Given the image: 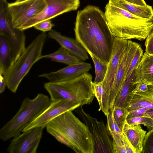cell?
Instances as JSON below:
<instances>
[{
  "mask_svg": "<svg viewBox=\"0 0 153 153\" xmlns=\"http://www.w3.org/2000/svg\"><path fill=\"white\" fill-rule=\"evenodd\" d=\"M145 46V53L149 55H153V30L146 38Z\"/></svg>",
  "mask_w": 153,
  "mask_h": 153,
  "instance_id": "obj_34",
  "label": "cell"
},
{
  "mask_svg": "<svg viewBox=\"0 0 153 153\" xmlns=\"http://www.w3.org/2000/svg\"><path fill=\"white\" fill-rule=\"evenodd\" d=\"M26 0H16V2H21L23 1H25Z\"/></svg>",
  "mask_w": 153,
  "mask_h": 153,
  "instance_id": "obj_41",
  "label": "cell"
},
{
  "mask_svg": "<svg viewBox=\"0 0 153 153\" xmlns=\"http://www.w3.org/2000/svg\"><path fill=\"white\" fill-rule=\"evenodd\" d=\"M52 102L50 98L42 93L38 94L32 99L25 98L18 112L0 129V139L6 141L20 134L50 105Z\"/></svg>",
  "mask_w": 153,
  "mask_h": 153,
  "instance_id": "obj_4",
  "label": "cell"
},
{
  "mask_svg": "<svg viewBox=\"0 0 153 153\" xmlns=\"http://www.w3.org/2000/svg\"><path fill=\"white\" fill-rule=\"evenodd\" d=\"M46 5L38 15L28 20L19 29L24 31L42 21L51 19L63 13L76 10L79 0H45Z\"/></svg>",
  "mask_w": 153,
  "mask_h": 153,
  "instance_id": "obj_10",
  "label": "cell"
},
{
  "mask_svg": "<svg viewBox=\"0 0 153 153\" xmlns=\"http://www.w3.org/2000/svg\"><path fill=\"white\" fill-rule=\"evenodd\" d=\"M54 25L51 23L50 20H47L41 22L33 27L36 29L45 32L50 31Z\"/></svg>",
  "mask_w": 153,
  "mask_h": 153,
  "instance_id": "obj_33",
  "label": "cell"
},
{
  "mask_svg": "<svg viewBox=\"0 0 153 153\" xmlns=\"http://www.w3.org/2000/svg\"><path fill=\"white\" fill-rule=\"evenodd\" d=\"M140 82L153 84V55L144 53L135 71L133 84Z\"/></svg>",
  "mask_w": 153,
  "mask_h": 153,
  "instance_id": "obj_16",
  "label": "cell"
},
{
  "mask_svg": "<svg viewBox=\"0 0 153 153\" xmlns=\"http://www.w3.org/2000/svg\"><path fill=\"white\" fill-rule=\"evenodd\" d=\"M141 107L153 108V84L146 91L130 93L126 106L128 111Z\"/></svg>",
  "mask_w": 153,
  "mask_h": 153,
  "instance_id": "obj_17",
  "label": "cell"
},
{
  "mask_svg": "<svg viewBox=\"0 0 153 153\" xmlns=\"http://www.w3.org/2000/svg\"><path fill=\"white\" fill-rule=\"evenodd\" d=\"M72 111L61 114L51 121L46 126L63 136L80 153H94L91 136L88 127Z\"/></svg>",
  "mask_w": 153,
  "mask_h": 153,
  "instance_id": "obj_5",
  "label": "cell"
},
{
  "mask_svg": "<svg viewBox=\"0 0 153 153\" xmlns=\"http://www.w3.org/2000/svg\"><path fill=\"white\" fill-rule=\"evenodd\" d=\"M111 110L113 111L114 118L117 125L122 131L127 121L128 111L125 108L115 106Z\"/></svg>",
  "mask_w": 153,
  "mask_h": 153,
  "instance_id": "obj_25",
  "label": "cell"
},
{
  "mask_svg": "<svg viewBox=\"0 0 153 153\" xmlns=\"http://www.w3.org/2000/svg\"><path fill=\"white\" fill-rule=\"evenodd\" d=\"M44 128H34L13 138L7 151L9 153H36Z\"/></svg>",
  "mask_w": 153,
  "mask_h": 153,
  "instance_id": "obj_12",
  "label": "cell"
},
{
  "mask_svg": "<svg viewBox=\"0 0 153 153\" xmlns=\"http://www.w3.org/2000/svg\"><path fill=\"white\" fill-rule=\"evenodd\" d=\"M48 36L49 38L55 40L61 46L82 61L88 59V53L76 39L62 35L59 32L53 29L49 31Z\"/></svg>",
  "mask_w": 153,
  "mask_h": 153,
  "instance_id": "obj_15",
  "label": "cell"
},
{
  "mask_svg": "<svg viewBox=\"0 0 153 153\" xmlns=\"http://www.w3.org/2000/svg\"><path fill=\"white\" fill-rule=\"evenodd\" d=\"M114 4L137 16L147 19H153V9L148 5H140L121 0L118 1H110Z\"/></svg>",
  "mask_w": 153,
  "mask_h": 153,
  "instance_id": "obj_21",
  "label": "cell"
},
{
  "mask_svg": "<svg viewBox=\"0 0 153 153\" xmlns=\"http://www.w3.org/2000/svg\"><path fill=\"white\" fill-rule=\"evenodd\" d=\"M47 35L42 32L27 47L10 70L4 75L7 87L15 93L22 80L33 65L40 59Z\"/></svg>",
  "mask_w": 153,
  "mask_h": 153,
  "instance_id": "obj_6",
  "label": "cell"
},
{
  "mask_svg": "<svg viewBox=\"0 0 153 153\" xmlns=\"http://www.w3.org/2000/svg\"><path fill=\"white\" fill-rule=\"evenodd\" d=\"M134 147L136 153H142L143 145L146 131L140 124L132 125L126 122L122 130Z\"/></svg>",
  "mask_w": 153,
  "mask_h": 153,
  "instance_id": "obj_19",
  "label": "cell"
},
{
  "mask_svg": "<svg viewBox=\"0 0 153 153\" xmlns=\"http://www.w3.org/2000/svg\"><path fill=\"white\" fill-rule=\"evenodd\" d=\"M127 56L126 47L121 57L113 82L110 97L109 107L110 110L114 107L116 98L126 81L125 78Z\"/></svg>",
  "mask_w": 153,
  "mask_h": 153,
  "instance_id": "obj_18",
  "label": "cell"
},
{
  "mask_svg": "<svg viewBox=\"0 0 153 153\" xmlns=\"http://www.w3.org/2000/svg\"><path fill=\"white\" fill-rule=\"evenodd\" d=\"M113 141L114 153H126L121 136V133L110 132Z\"/></svg>",
  "mask_w": 153,
  "mask_h": 153,
  "instance_id": "obj_27",
  "label": "cell"
},
{
  "mask_svg": "<svg viewBox=\"0 0 153 153\" xmlns=\"http://www.w3.org/2000/svg\"><path fill=\"white\" fill-rule=\"evenodd\" d=\"M144 116L153 119V108H150L147 110L145 113Z\"/></svg>",
  "mask_w": 153,
  "mask_h": 153,
  "instance_id": "obj_40",
  "label": "cell"
},
{
  "mask_svg": "<svg viewBox=\"0 0 153 153\" xmlns=\"http://www.w3.org/2000/svg\"><path fill=\"white\" fill-rule=\"evenodd\" d=\"M90 56L94 63L95 73L94 82L98 83L103 81L107 71L108 64L102 61L91 53Z\"/></svg>",
  "mask_w": 153,
  "mask_h": 153,
  "instance_id": "obj_24",
  "label": "cell"
},
{
  "mask_svg": "<svg viewBox=\"0 0 153 153\" xmlns=\"http://www.w3.org/2000/svg\"><path fill=\"white\" fill-rule=\"evenodd\" d=\"M7 83L4 75L0 74V93H3L5 91Z\"/></svg>",
  "mask_w": 153,
  "mask_h": 153,
  "instance_id": "obj_38",
  "label": "cell"
},
{
  "mask_svg": "<svg viewBox=\"0 0 153 153\" xmlns=\"http://www.w3.org/2000/svg\"><path fill=\"white\" fill-rule=\"evenodd\" d=\"M128 2L140 5H145L146 4L144 0H124Z\"/></svg>",
  "mask_w": 153,
  "mask_h": 153,
  "instance_id": "obj_39",
  "label": "cell"
},
{
  "mask_svg": "<svg viewBox=\"0 0 153 153\" xmlns=\"http://www.w3.org/2000/svg\"><path fill=\"white\" fill-rule=\"evenodd\" d=\"M121 135L126 153H136L134 147L125 134L122 131Z\"/></svg>",
  "mask_w": 153,
  "mask_h": 153,
  "instance_id": "obj_36",
  "label": "cell"
},
{
  "mask_svg": "<svg viewBox=\"0 0 153 153\" xmlns=\"http://www.w3.org/2000/svg\"><path fill=\"white\" fill-rule=\"evenodd\" d=\"M111 1H118L121 0H109Z\"/></svg>",
  "mask_w": 153,
  "mask_h": 153,
  "instance_id": "obj_42",
  "label": "cell"
},
{
  "mask_svg": "<svg viewBox=\"0 0 153 153\" xmlns=\"http://www.w3.org/2000/svg\"><path fill=\"white\" fill-rule=\"evenodd\" d=\"M142 153H153V129L146 133L143 143Z\"/></svg>",
  "mask_w": 153,
  "mask_h": 153,
  "instance_id": "obj_30",
  "label": "cell"
},
{
  "mask_svg": "<svg viewBox=\"0 0 153 153\" xmlns=\"http://www.w3.org/2000/svg\"><path fill=\"white\" fill-rule=\"evenodd\" d=\"M79 107V104L68 100L52 101L50 105L25 127L22 132L37 127H42L45 128L51 121L66 111H72Z\"/></svg>",
  "mask_w": 153,
  "mask_h": 153,
  "instance_id": "obj_13",
  "label": "cell"
},
{
  "mask_svg": "<svg viewBox=\"0 0 153 153\" xmlns=\"http://www.w3.org/2000/svg\"><path fill=\"white\" fill-rule=\"evenodd\" d=\"M46 58L53 61L61 62L69 65L81 62L80 59L72 55L64 48L61 46L56 51L49 54L42 55L40 59Z\"/></svg>",
  "mask_w": 153,
  "mask_h": 153,
  "instance_id": "obj_22",
  "label": "cell"
},
{
  "mask_svg": "<svg viewBox=\"0 0 153 153\" xmlns=\"http://www.w3.org/2000/svg\"><path fill=\"white\" fill-rule=\"evenodd\" d=\"M92 88L94 94L98 101L99 105V111L102 110V108L103 87L102 82L96 83L92 82Z\"/></svg>",
  "mask_w": 153,
  "mask_h": 153,
  "instance_id": "obj_31",
  "label": "cell"
},
{
  "mask_svg": "<svg viewBox=\"0 0 153 153\" xmlns=\"http://www.w3.org/2000/svg\"><path fill=\"white\" fill-rule=\"evenodd\" d=\"M134 72L125 81L116 98L114 106L126 108L127 101L129 94L135 85L133 84Z\"/></svg>",
  "mask_w": 153,
  "mask_h": 153,
  "instance_id": "obj_23",
  "label": "cell"
},
{
  "mask_svg": "<svg viewBox=\"0 0 153 153\" xmlns=\"http://www.w3.org/2000/svg\"><path fill=\"white\" fill-rule=\"evenodd\" d=\"M127 122L130 124L143 125L146 126L149 130L153 129V119L148 117L144 116L127 118Z\"/></svg>",
  "mask_w": 153,
  "mask_h": 153,
  "instance_id": "obj_29",
  "label": "cell"
},
{
  "mask_svg": "<svg viewBox=\"0 0 153 153\" xmlns=\"http://www.w3.org/2000/svg\"><path fill=\"white\" fill-rule=\"evenodd\" d=\"M107 117V127L109 132H116L121 133L122 131L117 125L114 118L112 110H109Z\"/></svg>",
  "mask_w": 153,
  "mask_h": 153,
  "instance_id": "obj_32",
  "label": "cell"
},
{
  "mask_svg": "<svg viewBox=\"0 0 153 153\" xmlns=\"http://www.w3.org/2000/svg\"><path fill=\"white\" fill-rule=\"evenodd\" d=\"M128 40L115 37L112 55L108 64L105 77L102 82V108L107 117L110 110V97L112 86L120 60L127 47Z\"/></svg>",
  "mask_w": 153,
  "mask_h": 153,
  "instance_id": "obj_8",
  "label": "cell"
},
{
  "mask_svg": "<svg viewBox=\"0 0 153 153\" xmlns=\"http://www.w3.org/2000/svg\"><path fill=\"white\" fill-rule=\"evenodd\" d=\"M47 132L52 135L59 142L63 144L73 150L77 153H80L73 145L63 136L54 129L48 126H46Z\"/></svg>",
  "mask_w": 153,
  "mask_h": 153,
  "instance_id": "obj_28",
  "label": "cell"
},
{
  "mask_svg": "<svg viewBox=\"0 0 153 153\" xmlns=\"http://www.w3.org/2000/svg\"><path fill=\"white\" fill-rule=\"evenodd\" d=\"M104 14L110 30L116 37L143 41L153 30V19L135 16L109 1Z\"/></svg>",
  "mask_w": 153,
  "mask_h": 153,
  "instance_id": "obj_2",
  "label": "cell"
},
{
  "mask_svg": "<svg viewBox=\"0 0 153 153\" xmlns=\"http://www.w3.org/2000/svg\"><path fill=\"white\" fill-rule=\"evenodd\" d=\"M92 78L91 74L87 72L68 81L45 82L44 87L52 101L68 100L82 107L91 104L95 97L91 85Z\"/></svg>",
  "mask_w": 153,
  "mask_h": 153,
  "instance_id": "obj_3",
  "label": "cell"
},
{
  "mask_svg": "<svg viewBox=\"0 0 153 153\" xmlns=\"http://www.w3.org/2000/svg\"><path fill=\"white\" fill-rule=\"evenodd\" d=\"M46 5L45 0H26L8 3V12L13 27L19 29L40 13Z\"/></svg>",
  "mask_w": 153,
  "mask_h": 153,
  "instance_id": "obj_9",
  "label": "cell"
},
{
  "mask_svg": "<svg viewBox=\"0 0 153 153\" xmlns=\"http://www.w3.org/2000/svg\"><path fill=\"white\" fill-rule=\"evenodd\" d=\"M75 112L83 120L90 132L94 153H114L112 137L107 126L102 120L98 121L85 112L82 107Z\"/></svg>",
  "mask_w": 153,
  "mask_h": 153,
  "instance_id": "obj_7",
  "label": "cell"
},
{
  "mask_svg": "<svg viewBox=\"0 0 153 153\" xmlns=\"http://www.w3.org/2000/svg\"><path fill=\"white\" fill-rule=\"evenodd\" d=\"M149 109L150 108L141 107L129 111H128L127 118L144 116Z\"/></svg>",
  "mask_w": 153,
  "mask_h": 153,
  "instance_id": "obj_35",
  "label": "cell"
},
{
  "mask_svg": "<svg viewBox=\"0 0 153 153\" xmlns=\"http://www.w3.org/2000/svg\"><path fill=\"white\" fill-rule=\"evenodd\" d=\"M148 85L145 82H140L135 84L134 89L131 93H135L137 92H144L146 91L148 88Z\"/></svg>",
  "mask_w": 153,
  "mask_h": 153,
  "instance_id": "obj_37",
  "label": "cell"
},
{
  "mask_svg": "<svg viewBox=\"0 0 153 153\" xmlns=\"http://www.w3.org/2000/svg\"><path fill=\"white\" fill-rule=\"evenodd\" d=\"M91 68L92 66L90 63L82 62L68 65L56 71L40 74L38 76L45 78L51 82H65L88 72Z\"/></svg>",
  "mask_w": 153,
  "mask_h": 153,
  "instance_id": "obj_14",
  "label": "cell"
},
{
  "mask_svg": "<svg viewBox=\"0 0 153 153\" xmlns=\"http://www.w3.org/2000/svg\"><path fill=\"white\" fill-rule=\"evenodd\" d=\"M24 31L13 27L8 14L0 16V34L5 36L9 42L14 63L26 48V36Z\"/></svg>",
  "mask_w": 153,
  "mask_h": 153,
  "instance_id": "obj_11",
  "label": "cell"
},
{
  "mask_svg": "<svg viewBox=\"0 0 153 153\" xmlns=\"http://www.w3.org/2000/svg\"><path fill=\"white\" fill-rule=\"evenodd\" d=\"M75 39L87 52L108 64L115 37L112 34L104 13L89 5L78 11L74 29Z\"/></svg>",
  "mask_w": 153,
  "mask_h": 153,
  "instance_id": "obj_1",
  "label": "cell"
},
{
  "mask_svg": "<svg viewBox=\"0 0 153 153\" xmlns=\"http://www.w3.org/2000/svg\"><path fill=\"white\" fill-rule=\"evenodd\" d=\"M14 64L9 42L5 36L0 34V74L4 75Z\"/></svg>",
  "mask_w": 153,
  "mask_h": 153,
  "instance_id": "obj_20",
  "label": "cell"
},
{
  "mask_svg": "<svg viewBox=\"0 0 153 153\" xmlns=\"http://www.w3.org/2000/svg\"><path fill=\"white\" fill-rule=\"evenodd\" d=\"M143 51L140 45L132 58L129 66L126 71L125 80L128 79L137 68L143 55Z\"/></svg>",
  "mask_w": 153,
  "mask_h": 153,
  "instance_id": "obj_26",
  "label": "cell"
}]
</instances>
